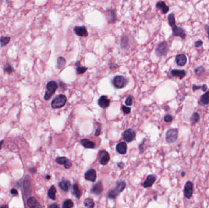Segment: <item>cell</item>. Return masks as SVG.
<instances>
[{"mask_svg":"<svg viewBox=\"0 0 209 208\" xmlns=\"http://www.w3.org/2000/svg\"><path fill=\"white\" fill-rule=\"evenodd\" d=\"M169 46L167 41H162L158 44L155 49V54L158 57L166 56L169 51Z\"/></svg>","mask_w":209,"mask_h":208,"instance_id":"obj_1","label":"cell"},{"mask_svg":"<svg viewBox=\"0 0 209 208\" xmlns=\"http://www.w3.org/2000/svg\"><path fill=\"white\" fill-rule=\"evenodd\" d=\"M47 91L45 94L44 99L45 100H48V99L52 97V96L55 93L56 90L58 87V85L57 82L55 81H50L47 83L46 86Z\"/></svg>","mask_w":209,"mask_h":208,"instance_id":"obj_2","label":"cell"},{"mask_svg":"<svg viewBox=\"0 0 209 208\" xmlns=\"http://www.w3.org/2000/svg\"><path fill=\"white\" fill-rule=\"evenodd\" d=\"M179 137L178 129L173 128L167 131L166 133V140L168 144H173L176 142Z\"/></svg>","mask_w":209,"mask_h":208,"instance_id":"obj_3","label":"cell"},{"mask_svg":"<svg viewBox=\"0 0 209 208\" xmlns=\"http://www.w3.org/2000/svg\"><path fill=\"white\" fill-rule=\"evenodd\" d=\"M113 84L117 89H122L126 86L128 84V79L121 75H118L113 79Z\"/></svg>","mask_w":209,"mask_h":208,"instance_id":"obj_4","label":"cell"},{"mask_svg":"<svg viewBox=\"0 0 209 208\" xmlns=\"http://www.w3.org/2000/svg\"><path fill=\"white\" fill-rule=\"evenodd\" d=\"M125 186H126V184H125V182L124 181L118 183L116 189L110 191V192H108V198L110 199H115L117 197H118L119 194H120L124 190Z\"/></svg>","mask_w":209,"mask_h":208,"instance_id":"obj_5","label":"cell"},{"mask_svg":"<svg viewBox=\"0 0 209 208\" xmlns=\"http://www.w3.org/2000/svg\"><path fill=\"white\" fill-rule=\"evenodd\" d=\"M67 101V98L64 95H60L53 99L51 106L53 109H58L63 107Z\"/></svg>","mask_w":209,"mask_h":208,"instance_id":"obj_6","label":"cell"},{"mask_svg":"<svg viewBox=\"0 0 209 208\" xmlns=\"http://www.w3.org/2000/svg\"><path fill=\"white\" fill-rule=\"evenodd\" d=\"M23 190L24 195L26 198L29 197L31 194V180L29 175H27L23 182Z\"/></svg>","mask_w":209,"mask_h":208,"instance_id":"obj_7","label":"cell"},{"mask_svg":"<svg viewBox=\"0 0 209 208\" xmlns=\"http://www.w3.org/2000/svg\"><path fill=\"white\" fill-rule=\"evenodd\" d=\"M172 28V35L175 37H180L182 39L184 40L187 37V32L182 27L177 26L176 24H175Z\"/></svg>","mask_w":209,"mask_h":208,"instance_id":"obj_8","label":"cell"},{"mask_svg":"<svg viewBox=\"0 0 209 208\" xmlns=\"http://www.w3.org/2000/svg\"><path fill=\"white\" fill-rule=\"evenodd\" d=\"M183 194L185 197L190 199L193 194V184L190 181H188L184 186L183 189Z\"/></svg>","mask_w":209,"mask_h":208,"instance_id":"obj_9","label":"cell"},{"mask_svg":"<svg viewBox=\"0 0 209 208\" xmlns=\"http://www.w3.org/2000/svg\"><path fill=\"white\" fill-rule=\"evenodd\" d=\"M136 132L132 129H127L123 133V139L127 142H131L135 140Z\"/></svg>","mask_w":209,"mask_h":208,"instance_id":"obj_10","label":"cell"},{"mask_svg":"<svg viewBox=\"0 0 209 208\" xmlns=\"http://www.w3.org/2000/svg\"><path fill=\"white\" fill-rule=\"evenodd\" d=\"M98 157L100 163L103 165H106L110 161V154L105 150H102L99 152Z\"/></svg>","mask_w":209,"mask_h":208,"instance_id":"obj_11","label":"cell"},{"mask_svg":"<svg viewBox=\"0 0 209 208\" xmlns=\"http://www.w3.org/2000/svg\"><path fill=\"white\" fill-rule=\"evenodd\" d=\"M73 32L75 34L79 37H87L88 36V31L85 26H74Z\"/></svg>","mask_w":209,"mask_h":208,"instance_id":"obj_12","label":"cell"},{"mask_svg":"<svg viewBox=\"0 0 209 208\" xmlns=\"http://www.w3.org/2000/svg\"><path fill=\"white\" fill-rule=\"evenodd\" d=\"M106 18L109 23H113L117 19V14L115 10L110 9H108L106 12Z\"/></svg>","mask_w":209,"mask_h":208,"instance_id":"obj_13","label":"cell"},{"mask_svg":"<svg viewBox=\"0 0 209 208\" xmlns=\"http://www.w3.org/2000/svg\"><path fill=\"white\" fill-rule=\"evenodd\" d=\"M175 62L180 66H185L187 63V57L185 54H179L175 57Z\"/></svg>","mask_w":209,"mask_h":208,"instance_id":"obj_14","label":"cell"},{"mask_svg":"<svg viewBox=\"0 0 209 208\" xmlns=\"http://www.w3.org/2000/svg\"><path fill=\"white\" fill-rule=\"evenodd\" d=\"M55 161L57 164L60 165H64V167L66 169H69L72 165L71 162L65 157H57Z\"/></svg>","mask_w":209,"mask_h":208,"instance_id":"obj_15","label":"cell"},{"mask_svg":"<svg viewBox=\"0 0 209 208\" xmlns=\"http://www.w3.org/2000/svg\"><path fill=\"white\" fill-rule=\"evenodd\" d=\"M85 178L88 181L95 182L97 178V173L94 169H90L85 173Z\"/></svg>","mask_w":209,"mask_h":208,"instance_id":"obj_16","label":"cell"},{"mask_svg":"<svg viewBox=\"0 0 209 208\" xmlns=\"http://www.w3.org/2000/svg\"><path fill=\"white\" fill-rule=\"evenodd\" d=\"M171 74L172 76L177 77L179 79H182L186 76V71L184 70L174 69L171 71Z\"/></svg>","mask_w":209,"mask_h":208,"instance_id":"obj_17","label":"cell"},{"mask_svg":"<svg viewBox=\"0 0 209 208\" xmlns=\"http://www.w3.org/2000/svg\"><path fill=\"white\" fill-rule=\"evenodd\" d=\"M156 8L158 10H160L163 14H166L169 11V6H167L166 3L163 1L157 3Z\"/></svg>","mask_w":209,"mask_h":208,"instance_id":"obj_18","label":"cell"},{"mask_svg":"<svg viewBox=\"0 0 209 208\" xmlns=\"http://www.w3.org/2000/svg\"><path fill=\"white\" fill-rule=\"evenodd\" d=\"M156 177L155 175H153V174H150V175H149L146 181L144 182L143 183V187L144 188H148V187H150L156 181Z\"/></svg>","mask_w":209,"mask_h":208,"instance_id":"obj_19","label":"cell"},{"mask_svg":"<svg viewBox=\"0 0 209 208\" xmlns=\"http://www.w3.org/2000/svg\"><path fill=\"white\" fill-rule=\"evenodd\" d=\"M103 190V186L102 182L98 181L91 189V192L96 195H98L102 193Z\"/></svg>","mask_w":209,"mask_h":208,"instance_id":"obj_20","label":"cell"},{"mask_svg":"<svg viewBox=\"0 0 209 208\" xmlns=\"http://www.w3.org/2000/svg\"><path fill=\"white\" fill-rule=\"evenodd\" d=\"M110 99L107 98L106 96L103 95L98 99V104L102 108H106L110 105Z\"/></svg>","mask_w":209,"mask_h":208,"instance_id":"obj_21","label":"cell"},{"mask_svg":"<svg viewBox=\"0 0 209 208\" xmlns=\"http://www.w3.org/2000/svg\"><path fill=\"white\" fill-rule=\"evenodd\" d=\"M27 205L29 207H41V205L34 197H29L27 202Z\"/></svg>","mask_w":209,"mask_h":208,"instance_id":"obj_22","label":"cell"},{"mask_svg":"<svg viewBox=\"0 0 209 208\" xmlns=\"http://www.w3.org/2000/svg\"><path fill=\"white\" fill-rule=\"evenodd\" d=\"M116 150L121 154H125L127 153V145L124 142H121L118 144L116 146Z\"/></svg>","mask_w":209,"mask_h":208,"instance_id":"obj_23","label":"cell"},{"mask_svg":"<svg viewBox=\"0 0 209 208\" xmlns=\"http://www.w3.org/2000/svg\"><path fill=\"white\" fill-rule=\"evenodd\" d=\"M130 45V40L127 36L124 35L121 40V47L122 49H127Z\"/></svg>","mask_w":209,"mask_h":208,"instance_id":"obj_24","label":"cell"},{"mask_svg":"<svg viewBox=\"0 0 209 208\" xmlns=\"http://www.w3.org/2000/svg\"><path fill=\"white\" fill-rule=\"evenodd\" d=\"M59 186L63 191L67 192L69 190L71 186V182L69 180H64L60 182Z\"/></svg>","mask_w":209,"mask_h":208,"instance_id":"obj_25","label":"cell"},{"mask_svg":"<svg viewBox=\"0 0 209 208\" xmlns=\"http://www.w3.org/2000/svg\"><path fill=\"white\" fill-rule=\"evenodd\" d=\"M81 145L86 148H94L95 147V144L88 139H82L81 140Z\"/></svg>","mask_w":209,"mask_h":208,"instance_id":"obj_26","label":"cell"},{"mask_svg":"<svg viewBox=\"0 0 209 208\" xmlns=\"http://www.w3.org/2000/svg\"><path fill=\"white\" fill-rule=\"evenodd\" d=\"M66 64V60L64 57H57V64L56 67L57 69H61L63 67H64V66Z\"/></svg>","mask_w":209,"mask_h":208,"instance_id":"obj_27","label":"cell"},{"mask_svg":"<svg viewBox=\"0 0 209 208\" xmlns=\"http://www.w3.org/2000/svg\"><path fill=\"white\" fill-rule=\"evenodd\" d=\"M200 102L203 105H208L209 104V91L203 94L200 98Z\"/></svg>","mask_w":209,"mask_h":208,"instance_id":"obj_28","label":"cell"},{"mask_svg":"<svg viewBox=\"0 0 209 208\" xmlns=\"http://www.w3.org/2000/svg\"><path fill=\"white\" fill-rule=\"evenodd\" d=\"M56 193V189L54 186H52L48 191V196L50 199H53V200H55Z\"/></svg>","mask_w":209,"mask_h":208,"instance_id":"obj_29","label":"cell"},{"mask_svg":"<svg viewBox=\"0 0 209 208\" xmlns=\"http://www.w3.org/2000/svg\"><path fill=\"white\" fill-rule=\"evenodd\" d=\"M75 65L77 66V74H83L86 71L88 70L87 67L85 66H81V63L80 61H77L75 63Z\"/></svg>","mask_w":209,"mask_h":208,"instance_id":"obj_30","label":"cell"},{"mask_svg":"<svg viewBox=\"0 0 209 208\" xmlns=\"http://www.w3.org/2000/svg\"><path fill=\"white\" fill-rule=\"evenodd\" d=\"M11 37H1L0 38V46L4 47L10 42Z\"/></svg>","mask_w":209,"mask_h":208,"instance_id":"obj_31","label":"cell"},{"mask_svg":"<svg viewBox=\"0 0 209 208\" xmlns=\"http://www.w3.org/2000/svg\"><path fill=\"white\" fill-rule=\"evenodd\" d=\"M199 119H200L199 114L198 112H195L193 113V115H192L190 119V121L191 124L193 125V124H195L199 121Z\"/></svg>","mask_w":209,"mask_h":208,"instance_id":"obj_32","label":"cell"},{"mask_svg":"<svg viewBox=\"0 0 209 208\" xmlns=\"http://www.w3.org/2000/svg\"><path fill=\"white\" fill-rule=\"evenodd\" d=\"M168 23L171 27L173 26L174 25H175V24H176V21H175V18L174 13H171L168 15Z\"/></svg>","mask_w":209,"mask_h":208,"instance_id":"obj_33","label":"cell"},{"mask_svg":"<svg viewBox=\"0 0 209 208\" xmlns=\"http://www.w3.org/2000/svg\"><path fill=\"white\" fill-rule=\"evenodd\" d=\"M73 193L77 198H80V197L81 196V192L77 184H75L73 186Z\"/></svg>","mask_w":209,"mask_h":208,"instance_id":"obj_34","label":"cell"},{"mask_svg":"<svg viewBox=\"0 0 209 208\" xmlns=\"http://www.w3.org/2000/svg\"><path fill=\"white\" fill-rule=\"evenodd\" d=\"M205 69L204 68V66H199L196 67L195 69V73L197 76H200L205 72Z\"/></svg>","mask_w":209,"mask_h":208,"instance_id":"obj_35","label":"cell"},{"mask_svg":"<svg viewBox=\"0 0 209 208\" xmlns=\"http://www.w3.org/2000/svg\"><path fill=\"white\" fill-rule=\"evenodd\" d=\"M3 70H4V72L7 73L8 74H11V73L14 72L13 67L9 64H8V63L4 65V68H3Z\"/></svg>","mask_w":209,"mask_h":208,"instance_id":"obj_36","label":"cell"},{"mask_svg":"<svg viewBox=\"0 0 209 208\" xmlns=\"http://www.w3.org/2000/svg\"><path fill=\"white\" fill-rule=\"evenodd\" d=\"M84 204L87 207H94V202L93 199L90 198H86L85 202Z\"/></svg>","mask_w":209,"mask_h":208,"instance_id":"obj_37","label":"cell"},{"mask_svg":"<svg viewBox=\"0 0 209 208\" xmlns=\"http://www.w3.org/2000/svg\"><path fill=\"white\" fill-rule=\"evenodd\" d=\"M73 206V203L70 199H68L64 202L62 207L64 208H71Z\"/></svg>","mask_w":209,"mask_h":208,"instance_id":"obj_38","label":"cell"},{"mask_svg":"<svg viewBox=\"0 0 209 208\" xmlns=\"http://www.w3.org/2000/svg\"><path fill=\"white\" fill-rule=\"evenodd\" d=\"M125 104L127 106H131L133 104V98L131 96H128V98L125 100Z\"/></svg>","mask_w":209,"mask_h":208,"instance_id":"obj_39","label":"cell"},{"mask_svg":"<svg viewBox=\"0 0 209 208\" xmlns=\"http://www.w3.org/2000/svg\"><path fill=\"white\" fill-rule=\"evenodd\" d=\"M122 111L123 112L125 113V114H129L130 112V111H131V109L129 107H127V106H122Z\"/></svg>","mask_w":209,"mask_h":208,"instance_id":"obj_40","label":"cell"},{"mask_svg":"<svg viewBox=\"0 0 209 208\" xmlns=\"http://www.w3.org/2000/svg\"><path fill=\"white\" fill-rule=\"evenodd\" d=\"M203 44V41L201 40H198L196 41L195 42V48H199L200 46H201Z\"/></svg>","mask_w":209,"mask_h":208,"instance_id":"obj_41","label":"cell"},{"mask_svg":"<svg viewBox=\"0 0 209 208\" xmlns=\"http://www.w3.org/2000/svg\"><path fill=\"white\" fill-rule=\"evenodd\" d=\"M164 119L166 122H170L172 120V117L170 115H165Z\"/></svg>","mask_w":209,"mask_h":208,"instance_id":"obj_42","label":"cell"},{"mask_svg":"<svg viewBox=\"0 0 209 208\" xmlns=\"http://www.w3.org/2000/svg\"><path fill=\"white\" fill-rule=\"evenodd\" d=\"M11 194L12 195L17 196V195H18V191L17 190L13 188V189H12L11 190Z\"/></svg>","mask_w":209,"mask_h":208,"instance_id":"obj_43","label":"cell"},{"mask_svg":"<svg viewBox=\"0 0 209 208\" xmlns=\"http://www.w3.org/2000/svg\"><path fill=\"white\" fill-rule=\"evenodd\" d=\"M201 88H202V86H200V85H199V86L193 85V91H196V90H198L199 89H201Z\"/></svg>","mask_w":209,"mask_h":208,"instance_id":"obj_44","label":"cell"},{"mask_svg":"<svg viewBox=\"0 0 209 208\" xmlns=\"http://www.w3.org/2000/svg\"><path fill=\"white\" fill-rule=\"evenodd\" d=\"M204 28L207 32V34L208 35V40H209V26L207 25V24H205V26H204Z\"/></svg>","mask_w":209,"mask_h":208,"instance_id":"obj_45","label":"cell"},{"mask_svg":"<svg viewBox=\"0 0 209 208\" xmlns=\"http://www.w3.org/2000/svg\"><path fill=\"white\" fill-rule=\"evenodd\" d=\"M100 134V127H98V128L97 129L96 131L95 132V136H98Z\"/></svg>","mask_w":209,"mask_h":208,"instance_id":"obj_46","label":"cell"},{"mask_svg":"<svg viewBox=\"0 0 209 208\" xmlns=\"http://www.w3.org/2000/svg\"><path fill=\"white\" fill-rule=\"evenodd\" d=\"M48 207H52V208H57V207H59V206H58L56 203H54V204H52L51 205L48 206Z\"/></svg>","mask_w":209,"mask_h":208,"instance_id":"obj_47","label":"cell"},{"mask_svg":"<svg viewBox=\"0 0 209 208\" xmlns=\"http://www.w3.org/2000/svg\"><path fill=\"white\" fill-rule=\"evenodd\" d=\"M201 89H202V90H203V91H204V92H205V91H206L207 90V85L203 84V85L202 86Z\"/></svg>","mask_w":209,"mask_h":208,"instance_id":"obj_48","label":"cell"},{"mask_svg":"<svg viewBox=\"0 0 209 208\" xmlns=\"http://www.w3.org/2000/svg\"><path fill=\"white\" fill-rule=\"evenodd\" d=\"M29 170L32 173H35L36 172V167H32V168H30L29 169Z\"/></svg>","mask_w":209,"mask_h":208,"instance_id":"obj_49","label":"cell"},{"mask_svg":"<svg viewBox=\"0 0 209 208\" xmlns=\"http://www.w3.org/2000/svg\"><path fill=\"white\" fill-rule=\"evenodd\" d=\"M118 166L119 167V168H121L122 169L124 167V164L123 162H120V163H118Z\"/></svg>","mask_w":209,"mask_h":208,"instance_id":"obj_50","label":"cell"},{"mask_svg":"<svg viewBox=\"0 0 209 208\" xmlns=\"http://www.w3.org/2000/svg\"><path fill=\"white\" fill-rule=\"evenodd\" d=\"M3 143H4V140H3L0 141V150H1V148H2V145H3Z\"/></svg>","mask_w":209,"mask_h":208,"instance_id":"obj_51","label":"cell"},{"mask_svg":"<svg viewBox=\"0 0 209 208\" xmlns=\"http://www.w3.org/2000/svg\"><path fill=\"white\" fill-rule=\"evenodd\" d=\"M181 175H182V177H184V176L185 175V172H184V171H182V173H181Z\"/></svg>","mask_w":209,"mask_h":208,"instance_id":"obj_52","label":"cell"},{"mask_svg":"<svg viewBox=\"0 0 209 208\" xmlns=\"http://www.w3.org/2000/svg\"><path fill=\"white\" fill-rule=\"evenodd\" d=\"M1 207H8V206L7 205H2L0 206V208H1Z\"/></svg>","mask_w":209,"mask_h":208,"instance_id":"obj_53","label":"cell"},{"mask_svg":"<svg viewBox=\"0 0 209 208\" xmlns=\"http://www.w3.org/2000/svg\"><path fill=\"white\" fill-rule=\"evenodd\" d=\"M46 178H47V179H49L50 178V176H48V175H47V176L46 177Z\"/></svg>","mask_w":209,"mask_h":208,"instance_id":"obj_54","label":"cell"},{"mask_svg":"<svg viewBox=\"0 0 209 208\" xmlns=\"http://www.w3.org/2000/svg\"><path fill=\"white\" fill-rule=\"evenodd\" d=\"M194 144H195V142H193V143H192V145H191V147H193V146H194Z\"/></svg>","mask_w":209,"mask_h":208,"instance_id":"obj_55","label":"cell"}]
</instances>
